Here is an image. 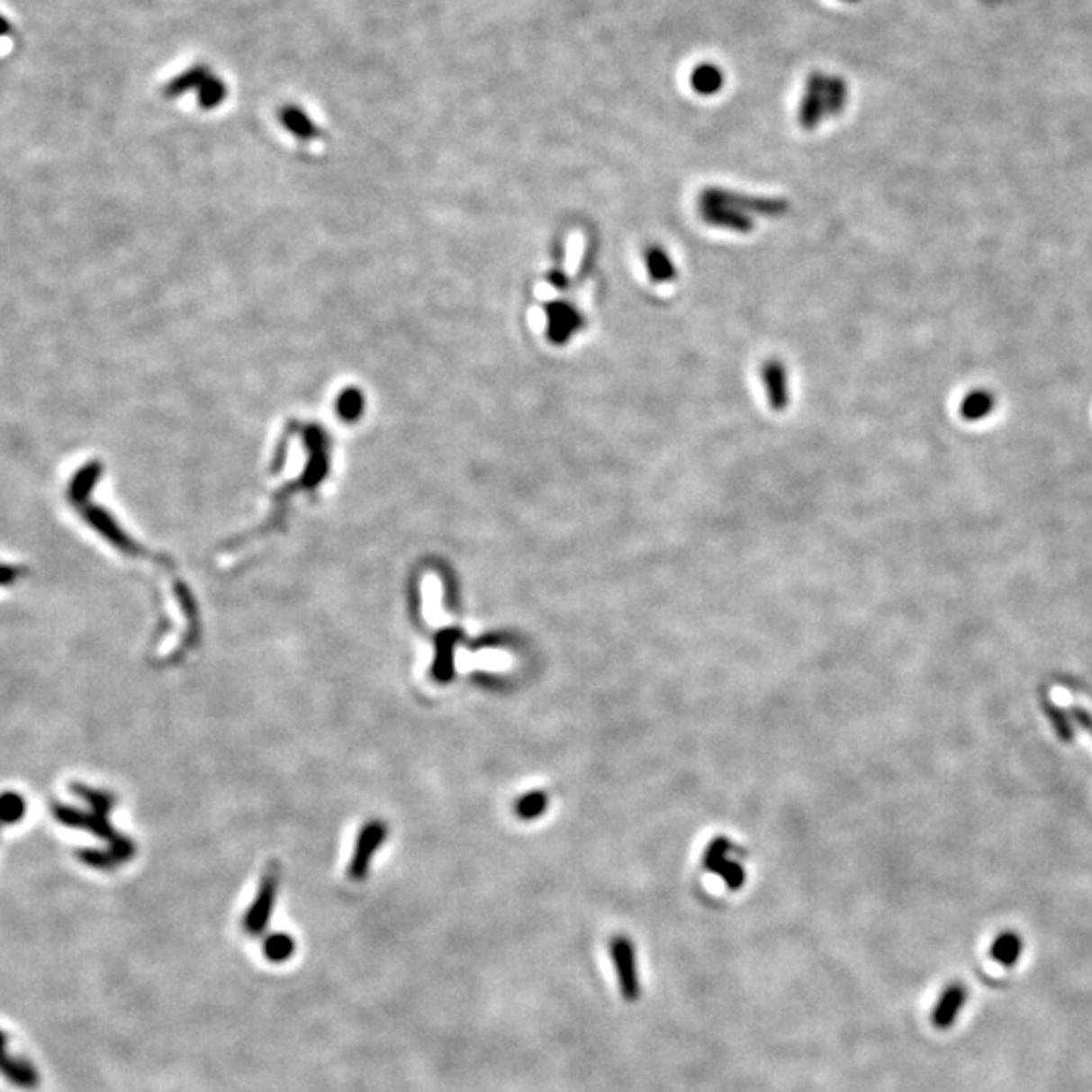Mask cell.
<instances>
[{
  "instance_id": "obj_7",
  "label": "cell",
  "mask_w": 1092,
  "mask_h": 1092,
  "mask_svg": "<svg viewBox=\"0 0 1092 1092\" xmlns=\"http://www.w3.org/2000/svg\"><path fill=\"white\" fill-rule=\"evenodd\" d=\"M274 902H275V878H266L264 884H261V890L257 894L256 902H253L251 908L248 910V915H245V931L249 934H261L266 931V926L269 923V918H272V910H274Z\"/></svg>"
},
{
  "instance_id": "obj_15",
  "label": "cell",
  "mask_w": 1092,
  "mask_h": 1092,
  "mask_svg": "<svg viewBox=\"0 0 1092 1092\" xmlns=\"http://www.w3.org/2000/svg\"><path fill=\"white\" fill-rule=\"evenodd\" d=\"M1022 955V939L1015 933H1004L993 941L991 957L1004 967H1014Z\"/></svg>"
},
{
  "instance_id": "obj_26",
  "label": "cell",
  "mask_w": 1092,
  "mask_h": 1092,
  "mask_svg": "<svg viewBox=\"0 0 1092 1092\" xmlns=\"http://www.w3.org/2000/svg\"><path fill=\"white\" fill-rule=\"evenodd\" d=\"M8 32H11V23H8L3 14H0V39L6 37Z\"/></svg>"
},
{
  "instance_id": "obj_22",
  "label": "cell",
  "mask_w": 1092,
  "mask_h": 1092,
  "mask_svg": "<svg viewBox=\"0 0 1092 1092\" xmlns=\"http://www.w3.org/2000/svg\"><path fill=\"white\" fill-rule=\"evenodd\" d=\"M1042 708L1046 710V714H1048V717H1050V720H1052V726L1056 728V733L1060 735V736L1064 738V741H1070L1072 735H1074V730H1072V725H1070V722L1066 720L1064 712H1062L1060 708H1056L1054 702L1050 700L1048 696L1042 698Z\"/></svg>"
},
{
  "instance_id": "obj_1",
  "label": "cell",
  "mask_w": 1092,
  "mask_h": 1092,
  "mask_svg": "<svg viewBox=\"0 0 1092 1092\" xmlns=\"http://www.w3.org/2000/svg\"><path fill=\"white\" fill-rule=\"evenodd\" d=\"M698 203L704 204H725V207L736 209L745 215H765V217H781L790 209L787 201L781 199H763V196H746L741 193L725 191V188H704L698 196Z\"/></svg>"
},
{
  "instance_id": "obj_11",
  "label": "cell",
  "mask_w": 1092,
  "mask_h": 1092,
  "mask_svg": "<svg viewBox=\"0 0 1092 1092\" xmlns=\"http://www.w3.org/2000/svg\"><path fill=\"white\" fill-rule=\"evenodd\" d=\"M0 1074H3L8 1082H13L14 1087H21V1088H32V1087H37V1082H39L37 1070L32 1069L27 1060L8 1056L6 1050L5 1052H0Z\"/></svg>"
},
{
  "instance_id": "obj_2",
  "label": "cell",
  "mask_w": 1092,
  "mask_h": 1092,
  "mask_svg": "<svg viewBox=\"0 0 1092 1092\" xmlns=\"http://www.w3.org/2000/svg\"><path fill=\"white\" fill-rule=\"evenodd\" d=\"M609 951H611L615 975H618L621 997L626 999L627 1004H634V1001H637L639 996H642V983H639L634 943H631L627 937H613Z\"/></svg>"
},
{
  "instance_id": "obj_17",
  "label": "cell",
  "mask_w": 1092,
  "mask_h": 1092,
  "mask_svg": "<svg viewBox=\"0 0 1092 1092\" xmlns=\"http://www.w3.org/2000/svg\"><path fill=\"white\" fill-rule=\"evenodd\" d=\"M279 118H282V124L290 130L292 134L302 140H314V136H318V128L311 124V120L302 110L293 108V105L284 108Z\"/></svg>"
},
{
  "instance_id": "obj_12",
  "label": "cell",
  "mask_w": 1092,
  "mask_h": 1092,
  "mask_svg": "<svg viewBox=\"0 0 1092 1092\" xmlns=\"http://www.w3.org/2000/svg\"><path fill=\"white\" fill-rule=\"evenodd\" d=\"M645 266L647 274H650L655 284H668L672 279H676L674 261H672L668 251L663 249L662 245H650V248L645 249Z\"/></svg>"
},
{
  "instance_id": "obj_25",
  "label": "cell",
  "mask_w": 1092,
  "mask_h": 1092,
  "mask_svg": "<svg viewBox=\"0 0 1092 1092\" xmlns=\"http://www.w3.org/2000/svg\"><path fill=\"white\" fill-rule=\"evenodd\" d=\"M1072 718L1077 720L1078 726H1082L1088 735H1092V717L1085 708H1072Z\"/></svg>"
},
{
  "instance_id": "obj_5",
  "label": "cell",
  "mask_w": 1092,
  "mask_h": 1092,
  "mask_svg": "<svg viewBox=\"0 0 1092 1092\" xmlns=\"http://www.w3.org/2000/svg\"><path fill=\"white\" fill-rule=\"evenodd\" d=\"M761 376L767 391L769 405L775 411L787 409V405H790V375H787V368L781 360H765V365L761 368Z\"/></svg>"
},
{
  "instance_id": "obj_23",
  "label": "cell",
  "mask_w": 1092,
  "mask_h": 1092,
  "mask_svg": "<svg viewBox=\"0 0 1092 1092\" xmlns=\"http://www.w3.org/2000/svg\"><path fill=\"white\" fill-rule=\"evenodd\" d=\"M360 407H363V399L356 393H348V395H344L340 399V415L347 419H355L358 415Z\"/></svg>"
},
{
  "instance_id": "obj_3",
  "label": "cell",
  "mask_w": 1092,
  "mask_h": 1092,
  "mask_svg": "<svg viewBox=\"0 0 1092 1092\" xmlns=\"http://www.w3.org/2000/svg\"><path fill=\"white\" fill-rule=\"evenodd\" d=\"M582 326H585V316L573 302L556 300L546 306V336L556 347L569 342Z\"/></svg>"
},
{
  "instance_id": "obj_16",
  "label": "cell",
  "mask_w": 1092,
  "mask_h": 1092,
  "mask_svg": "<svg viewBox=\"0 0 1092 1092\" xmlns=\"http://www.w3.org/2000/svg\"><path fill=\"white\" fill-rule=\"evenodd\" d=\"M211 76L209 68H204V65H196V68L188 69L185 73H180L178 77H175L170 81V84L164 87V95L167 97H176L183 95L186 92H191V89H199L203 86V81Z\"/></svg>"
},
{
  "instance_id": "obj_20",
  "label": "cell",
  "mask_w": 1092,
  "mask_h": 1092,
  "mask_svg": "<svg viewBox=\"0 0 1092 1092\" xmlns=\"http://www.w3.org/2000/svg\"><path fill=\"white\" fill-rule=\"evenodd\" d=\"M196 92H199L201 108H204V110L217 108V105L221 102H223L225 95H227V89H225L223 81L217 79V77H212V76H209L207 79H204L203 86L199 89H196Z\"/></svg>"
},
{
  "instance_id": "obj_28",
  "label": "cell",
  "mask_w": 1092,
  "mask_h": 1092,
  "mask_svg": "<svg viewBox=\"0 0 1092 1092\" xmlns=\"http://www.w3.org/2000/svg\"><path fill=\"white\" fill-rule=\"evenodd\" d=\"M850 3H853V0H850Z\"/></svg>"
},
{
  "instance_id": "obj_13",
  "label": "cell",
  "mask_w": 1092,
  "mask_h": 1092,
  "mask_svg": "<svg viewBox=\"0 0 1092 1092\" xmlns=\"http://www.w3.org/2000/svg\"><path fill=\"white\" fill-rule=\"evenodd\" d=\"M993 407H996V397H993V393L985 391V389H975L969 393V395L961 401V417L967 419V421H979V419L988 417Z\"/></svg>"
},
{
  "instance_id": "obj_9",
  "label": "cell",
  "mask_w": 1092,
  "mask_h": 1092,
  "mask_svg": "<svg viewBox=\"0 0 1092 1092\" xmlns=\"http://www.w3.org/2000/svg\"><path fill=\"white\" fill-rule=\"evenodd\" d=\"M81 508H84V510H81L84 519L92 524V527L100 532L102 537L108 538L112 545L120 546L122 550H136V546L130 543L128 537L122 532L118 524L113 522V519L108 512L102 510V508H97V506H81Z\"/></svg>"
},
{
  "instance_id": "obj_6",
  "label": "cell",
  "mask_w": 1092,
  "mask_h": 1092,
  "mask_svg": "<svg viewBox=\"0 0 1092 1092\" xmlns=\"http://www.w3.org/2000/svg\"><path fill=\"white\" fill-rule=\"evenodd\" d=\"M698 211H700V217L704 223L714 225V227H722L728 229V231H736V233H749L754 229V221L745 215V212L725 207V204H704L698 203Z\"/></svg>"
},
{
  "instance_id": "obj_4",
  "label": "cell",
  "mask_w": 1092,
  "mask_h": 1092,
  "mask_svg": "<svg viewBox=\"0 0 1092 1092\" xmlns=\"http://www.w3.org/2000/svg\"><path fill=\"white\" fill-rule=\"evenodd\" d=\"M826 79L827 76L824 73H814V76L809 77L808 87H806V95H803V100L799 104V124L801 128L806 130H814L821 124V120L824 116H827L826 112Z\"/></svg>"
},
{
  "instance_id": "obj_21",
  "label": "cell",
  "mask_w": 1092,
  "mask_h": 1092,
  "mask_svg": "<svg viewBox=\"0 0 1092 1092\" xmlns=\"http://www.w3.org/2000/svg\"><path fill=\"white\" fill-rule=\"evenodd\" d=\"M24 811H27V803H24L21 795H16V793L0 795V826L14 824V821H19L24 816Z\"/></svg>"
},
{
  "instance_id": "obj_19",
  "label": "cell",
  "mask_w": 1092,
  "mask_h": 1092,
  "mask_svg": "<svg viewBox=\"0 0 1092 1092\" xmlns=\"http://www.w3.org/2000/svg\"><path fill=\"white\" fill-rule=\"evenodd\" d=\"M848 102V87L842 77L826 79V112L827 116H837Z\"/></svg>"
},
{
  "instance_id": "obj_14",
  "label": "cell",
  "mask_w": 1092,
  "mask_h": 1092,
  "mask_svg": "<svg viewBox=\"0 0 1092 1092\" xmlns=\"http://www.w3.org/2000/svg\"><path fill=\"white\" fill-rule=\"evenodd\" d=\"M690 81H692V87L696 94L714 95L720 92L722 84H725V73H722L717 65L702 63L692 71V77H690Z\"/></svg>"
},
{
  "instance_id": "obj_27",
  "label": "cell",
  "mask_w": 1092,
  "mask_h": 1092,
  "mask_svg": "<svg viewBox=\"0 0 1092 1092\" xmlns=\"http://www.w3.org/2000/svg\"><path fill=\"white\" fill-rule=\"evenodd\" d=\"M5 1048H6V1036L0 1032V1052H5Z\"/></svg>"
},
{
  "instance_id": "obj_10",
  "label": "cell",
  "mask_w": 1092,
  "mask_h": 1092,
  "mask_svg": "<svg viewBox=\"0 0 1092 1092\" xmlns=\"http://www.w3.org/2000/svg\"><path fill=\"white\" fill-rule=\"evenodd\" d=\"M100 475H102V464L100 462H89L84 467H79L77 474L71 478L69 490H68L71 504L84 506L87 502L89 494H92V492H94L95 483L100 482Z\"/></svg>"
},
{
  "instance_id": "obj_24",
  "label": "cell",
  "mask_w": 1092,
  "mask_h": 1092,
  "mask_svg": "<svg viewBox=\"0 0 1092 1092\" xmlns=\"http://www.w3.org/2000/svg\"><path fill=\"white\" fill-rule=\"evenodd\" d=\"M548 282H550V285L556 287V290H566V287H569V277L564 275L561 267H555L553 272L548 274Z\"/></svg>"
},
{
  "instance_id": "obj_8",
  "label": "cell",
  "mask_w": 1092,
  "mask_h": 1092,
  "mask_svg": "<svg viewBox=\"0 0 1092 1092\" xmlns=\"http://www.w3.org/2000/svg\"><path fill=\"white\" fill-rule=\"evenodd\" d=\"M965 1001H967V988H965V985L951 983L949 988L945 991H943V996L937 1001V1006H934L933 1024L937 1025L939 1030L951 1028V1025H953V1022L957 1020L961 1007L965 1006Z\"/></svg>"
},
{
  "instance_id": "obj_18",
  "label": "cell",
  "mask_w": 1092,
  "mask_h": 1092,
  "mask_svg": "<svg viewBox=\"0 0 1092 1092\" xmlns=\"http://www.w3.org/2000/svg\"><path fill=\"white\" fill-rule=\"evenodd\" d=\"M295 951V943L290 937V934H269V937L264 941V955L272 961V963H284V961L290 959Z\"/></svg>"
}]
</instances>
